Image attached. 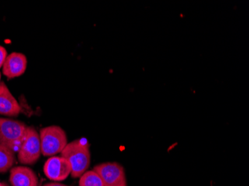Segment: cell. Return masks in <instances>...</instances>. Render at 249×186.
<instances>
[{
  "label": "cell",
  "instance_id": "52a82bcc",
  "mask_svg": "<svg viewBox=\"0 0 249 186\" xmlns=\"http://www.w3.org/2000/svg\"><path fill=\"white\" fill-rule=\"evenodd\" d=\"M27 67V58L25 54L19 52H13L7 56L2 72L8 78H17L26 72Z\"/></svg>",
  "mask_w": 249,
  "mask_h": 186
},
{
  "label": "cell",
  "instance_id": "9c48e42d",
  "mask_svg": "<svg viewBox=\"0 0 249 186\" xmlns=\"http://www.w3.org/2000/svg\"><path fill=\"white\" fill-rule=\"evenodd\" d=\"M21 107L15 96L11 94L8 86L3 82L0 83V114L8 116H17L19 114Z\"/></svg>",
  "mask_w": 249,
  "mask_h": 186
},
{
  "label": "cell",
  "instance_id": "8fae6325",
  "mask_svg": "<svg viewBox=\"0 0 249 186\" xmlns=\"http://www.w3.org/2000/svg\"><path fill=\"white\" fill-rule=\"evenodd\" d=\"M79 186H104L102 179L95 170H87L80 177Z\"/></svg>",
  "mask_w": 249,
  "mask_h": 186
},
{
  "label": "cell",
  "instance_id": "9a60e30c",
  "mask_svg": "<svg viewBox=\"0 0 249 186\" xmlns=\"http://www.w3.org/2000/svg\"><path fill=\"white\" fill-rule=\"evenodd\" d=\"M0 80H1V74H0ZM0 83H1V81H0Z\"/></svg>",
  "mask_w": 249,
  "mask_h": 186
},
{
  "label": "cell",
  "instance_id": "7c38bea8",
  "mask_svg": "<svg viewBox=\"0 0 249 186\" xmlns=\"http://www.w3.org/2000/svg\"><path fill=\"white\" fill-rule=\"evenodd\" d=\"M7 57V51L3 46H0V68L3 67L4 63Z\"/></svg>",
  "mask_w": 249,
  "mask_h": 186
},
{
  "label": "cell",
  "instance_id": "3957f363",
  "mask_svg": "<svg viewBox=\"0 0 249 186\" xmlns=\"http://www.w3.org/2000/svg\"><path fill=\"white\" fill-rule=\"evenodd\" d=\"M27 127L21 121L0 118V144L14 152L19 151Z\"/></svg>",
  "mask_w": 249,
  "mask_h": 186
},
{
  "label": "cell",
  "instance_id": "277c9868",
  "mask_svg": "<svg viewBox=\"0 0 249 186\" xmlns=\"http://www.w3.org/2000/svg\"><path fill=\"white\" fill-rule=\"evenodd\" d=\"M41 154L40 135L34 127H28L24 139L18 151V160L21 164L33 165Z\"/></svg>",
  "mask_w": 249,
  "mask_h": 186
},
{
  "label": "cell",
  "instance_id": "2e32d148",
  "mask_svg": "<svg viewBox=\"0 0 249 186\" xmlns=\"http://www.w3.org/2000/svg\"><path fill=\"white\" fill-rule=\"evenodd\" d=\"M6 186H8V185H6Z\"/></svg>",
  "mask_w": 249,
  "mask_h": 186
},
{
  "label": "cell",
  "instance_id": "5b68a950",
  "mask_svg": "<svg viewBox=\"0 0 249 186\" xmlns=\"http://www.w3.org/2000/svg\"><path fill=\"white\" fill-rule=\"evenodd\" d=\"M104 186H127L124 168L117 162H105L93 168Z\"/></svg>",
  "mask_w": 249,
  "mask_h": 186
},
{
  "label": "cell",
  "instance_id": "7a4b0ae2",
  "mask_svg": "<svg viewBox=\"0 0 249 186\" xmlns=\"http://www.w3.org/2000/svg\"><path fill=\"white\" fill-rule=\"evenodd\" d=\"M39 135L41 153L45 156H53L61 153L68 144L67 134L59 126L43 127Z\"/></svg>",
  "mask_w": 249,
  "mask_h": 186
},
{
  "label": "cell",
  "instance_id": "6da1fadb",
  "mask_svg": "<svg viewBox=\"0 0 249 186\" xmlns=\"http://www.w3.org/2000/svg\"><path fill=\"white\" fill-rule=\"evenodd\" d=\"M61 156L69 162L72 169L71 175L73 178L82 177L90 165L89 145L79 139L67 144Z\"/></svg>",
  "mask_w": 249,
  "mask_h": 186
},
{
  "label": "cell",
  "instance_id": "ba28073f",
  "mask_svg": "<svg viewBox=\"0 0 249 186\" xmlns=\"http://www.w3.org/2000/svg\"><path fill=\"white\" fill-rule=\"evenodd\" d=\"M9 180L12 186H37L38 185L36 173L29 168L23 166L11 169Z\"/></svg>",
  "mask_w": 249,
  "mask_h": 186
},
{
  "label": "cell",
  "instance_id": "4fadbf2b",
  "mask_svg": "<svg viewBox=\"0 0 249 186\" xmlns=\"http://www.w3.org/2000/svg\"><path fill=\"white\" fill-rule=\"evenodd\" d=\"M43 186H69L67 185L61 184V183H47V184L43 185Z\"/></svg>",
  "mask_w": 249,
  "mask_h": 186
},
{
  "label": "cell",
  "instance_id": "8992f818",
  "mask_svg": "<svg viewBox=\"0 0 249 186\" xmlns=\"http://www.w3.org/2000/svg\"><path fill=\"white\" fill-rule=\"evenodd\" d=\"M71 165L62 156H53L45 162L43 172L47 178L53 181H63L71 174Z\"/></svg>",
  "mask_w": 249,
  "mask_h": 186
},
{
  "label": "cell",
  "instance_id": "5bb4252c",
  "mask_svg": "<svg viewBox=\"0 0 249 186\" xmlns=\"http://www.w3.org/2000/svg\"><path fill=\"white\" fill-rule=\"evenodd\" d=\"M0 186H6V185L5 183H0Z\"/></svg>",
  "mask_w": 249,
  "mask_h": 186
},
{
  "label": "cell",
  "instance_id": "30bf717a",
  "mask_svg": "<svg viewBox=\"0 0 249 186\" xmlns=\"http://www.w3.org/2000/svg\"><path fill=\"white\" fill-rule=\"evenodd\" d=\"M15 152L0 144V172L8 171L15 164Z\"/></svg>",
  "mask_w": 249,
  "mask_h": 186
}]
</instances>
